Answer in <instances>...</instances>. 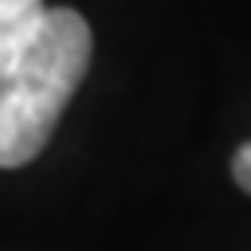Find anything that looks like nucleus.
I'll return each instance as SVG.
<instances>
[{
	"label": "nucleus",
	"mask_w": 251,
	"mask_h": 251,
	"mask_svg": "<svg viewBox=\"0 0 251 251\" xmlns=\"http://www.w3.org/2000/svg\"><path fill=\"white\" fill-rule=\"evenodd\" d=\"M90 27L75 8H47L35 39L0 82V169L43 153L90 67Z\"/></svg>",
	"instance_id": "obj_1"
},
{
	"label": "nucleus",
	"mask_w": 251,
	"mask_h": 251,
	"mask_svg": "<svg viewBox=\"0 0 251 251\" xmlns=\"http://www.w3.org/2000/svg\"><path fill=\"white\" fill-rule=\"evenodd\" d=\"M43 0H0V82L20 63L24 47L43 24Z\"/></svg>",
	"instance_id": "obj_2"
},
{
	"label": "nucleus",
	"mask_w": 251,
	"mask_h": 251,
	"mask_svg": "<svg viewBox=\"0 0 251 251\" xmlns=\"http://www.w3.org/2000/svg\"><path fill=\"white\" fill-rule=\"evenodd\" d=\"M231 176H235V184H239L243 192H251V141L239 145V153H235V161H231Z\"/></svg>",
	"instance_id": "obj_3"
}]
</instances>
